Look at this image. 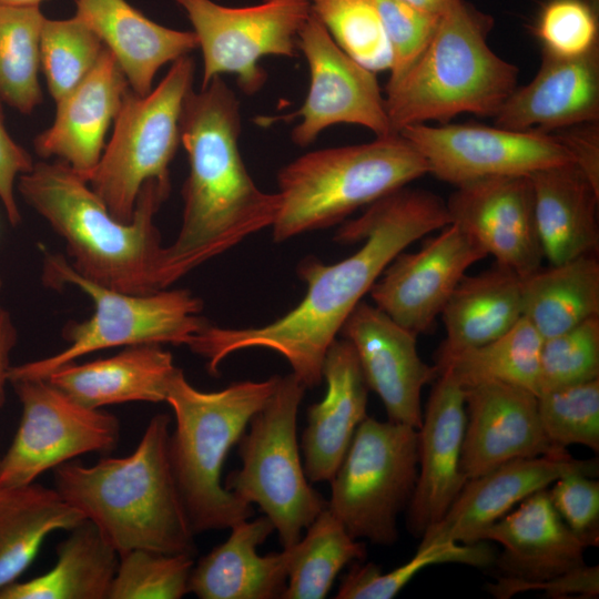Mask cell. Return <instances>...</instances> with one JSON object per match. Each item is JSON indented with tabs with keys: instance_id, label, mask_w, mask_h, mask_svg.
<instances>
[{
	"instance_id": "cell-1",
	"label": "cell",
	"mask_w": 599,
	"mask_h": 599,
	"mask_svg": "<svg viewBox=\"0 0 599 599\" xmlns=\"http://www.w3.org/2000/svg\"><path fill=\"white\" fill-rule=\"evenodd\" d=\"M450 224L446 201L435 193L404 186L368 205L337 231L335 241L363 245L348 257L325 264L314 256L297 266L306 294L297 306L257 327L207 325L186 346L204 357L207 370L219 373L229 355L265 348L283 356L306 387L318 386L324 357L341 328L388 264L408 245Z\"/></svg>"
},
{
	"instance_id": "cell-2",
	"label": "cell",
	"mask_w": 599,
	"mask_h": 599,
	"mask_svg": "<svg viewBox=\"0 0 599 599\" xmlns=\"http://www.w3.org/2000/svg\"><path fill=\"white\" fill-rule=\"evenodd\" d=\"M241 129L238 99L222 77L187 93L180 121L189 160L182 223L173 243L162 247L156 291L272 227L280 197L257 187L246 170L238 144Z\"/></svg>"
},
{
	"instance_id": "cell-3",
	"label": "cell",
	"mask_w": 599,
	"mask_h": 599,
	"mask_svg": "<svg viewBox=\"0 0 599 599\" xmlns=\"http://www.w3.org/2000/svg\"><path fill=\"white\" fill-rule=\"evenodd\" d=\"M170 189V181H146L132 220L124 223L114 219L89 183L60 160L38 162L18 180L23 200L64 241L75 272L131 294L156 292L155 271L163 246L154 217Z\"/></svg>"
},
{
	"instance_id": "cell-4",
	"label": "cell",
	"mask_w": 599,
	"mask_h": 599,
	"mask_svg": "<svg viewBox=\"0 0 599 599\" xmlns=\"http://www.w3.org/2000/svg\"><path fill=\"white\" fill-rule=\"evenodd\" d=\"M171 418H151L126 457L53 468L55 489L92 521L118 555L134 549L194 557L196 547L169 457Z\"/></svg>"
},
{
	"instance_id": "cell-5",
	"label": "cell",
	"mask_w": 599,
	"mask_h": 599,
	"mask_svg": "<svg viewBox=\"0 0 599 599\" xmlns=\"http://www.w3.org/2000/svg\"><path fill=\"white\" fill-rule=\"evenodd\" d=\"M494 19L466 0H448L436 31L413 67L386 87L390 131L458 114L495 116L517 88L518 69L487 39Z\"/></svg>"
},
{
	"instance_id": "cell-6",
	"label": "cell",
	"mask_w": 599,
	"mask_h": 599,
	"mask_svg": "<svg viewBox=\"0 0 599 599\" xmlns=\"http://www.w3.org/2000/svg\"><path fill=\"white\" fill-rule=\"evenodd\" d=\"M278 377L202 392L187 382L181 368L175 370L165 400L175 417L169 457L194 535L231 528L253 515V505L222 486L221 475L230 449L272 395Z\"/></svg>"
},
{
	"instance_id": "cell-7",
	"label": "cell",
	"mask_w": 599,
	"mask_h": 599,
	"mask_svg": "<svg viewBox=\"0 0 599 599\" xmlns=\"http://www.w3.org/2000/svg\"><path fill=\"white\" fill-rule=\"evenodd\" d=\"M426 174L424 158L399 133L305 153L277 173L280 209L273 238L284 242L338 224Z\"/></svg>"
},
{
	"instance_id": "cell-8",
	"label": "cell",
	"mask_w": 599,
	"mask_h": 599,
	"mask_svg": "<svg viewBox=\"0 0 599 599\" xmlns=\"http://www.w3.org/2000/svg\"><path fill=\"white\" fill-rule=\"evenodd\" d=\"M44 281L55 287L74 285L94 304L92 316L63 331L69 345L51 356L10 366L9 383L47 379L59 367L90 353L141 344L186 345L207 321L200 313L202 301L187 290H161L131 294L105 287L81 276L61 255L48 254Z\"/></svg>"
},
{
	"instance_id": "cell-9",
	"label": "cell",
	"mask_w": 599,
	"mask_h": 599,
	"mask_svg": "<svg viewBox=\"0 0 599 599\" xmlns=\"http://www.w3.org/2000/svg\"><path fill=\"white\" fill-rule=\"evenodd\" d=\"M305 389L292 373L278 377L237 441L242 467L224 481L227 490L256 504L271 519L283 548L295 545L327 506L311 486L300 457L296 424Z\"/></svg>"
},
{
	"instance_id": "cell-10",
	"label": "cell",
	"mask_w": 599,
	"mask_h": 599,
	"mask_svg": "<svg viewBox=\"0 0 599 599\" xmlns=\"http://www.w3.org/2000/svg\"><path fill=\"white\" fill-rule=\"evenodd\" d=\"M195 64L190 55L174 62L154 90L144 97L125 91L114 119L112 138L88 177L111 215L132 220L138 195L152 179L170 181L184 100L193 89Z\"/></svg>"
},
{
	"instance_id": "cell-11",
	"label": "cell",
	"mask_w": 599,
	"mask_h": 599,
	"mask_svg": "<svg viewBox=\"0 0 599 599\" xmlns=\"http://www.w3.org/2000/svg\"><path fill=\"white\" fill-rule=\"evenodd\" d=\"M417 475V429L367 416L329 481L327 508L353 538L393 545Z\"/></svg>"
},
{
	"instance_id": "cell-12",
	"label": "cell",
	"mask_w": 599,
	"mask_h": 599,
	"mask_svg": "<svg viewBox=\"0 0 599 599\" xmlns=\"http://www.w3.org/2000/svg\"><path fill=\"white\" fill-rule=\"evenodd\" d=\"M174 1L186 13L202 52V87L229 73L250 95L266 81L261 59L296 57L298 34L311 16L309 0H262L245 7L213 0Z\"/></svg>"
},
{
	"instance_id": "cell-13",
	"label": "cell",
	"mask_w": 599,
	"mask_h": 599,
	"mask_svg": "<svg viewBox=\"0 0 599 599\" xmlns=\"http://www.w3.org/2000/svg\"><path fill=\"white\" fill-rule=\"evenodd\" d=\"M11 384L22 414L12 444L0 460V487L31 484L80 455L116 447L120 423L113 414L77 403L48 379Z\"/></svg>"
},
{
	"instance_id": "cell-14",
	"label": "cell",
	"mask_w": 599,
	"mask_h": 599,
	"mask_svg": "<svg viewBox=\"0 0 599 599\" xmlns=\"http://www.w3.org/2000/svg\"><path fill=\"white\" fill-rule=\"evenodd\" d=\"M424 158L428 174L454 186L483 177L530 175L573 163L556 133L481 124H413L400 132Z\"/></svg>"
},
{
	"instance_id": "cell-15",
	"label": "cell",
	"mask_w": 599,
	"mask_h": 599,
	"mask_svg": "<svg viewBox=\"0 0 599 599\" xmlns=\"http://www.w3.org/2000/svg\"><path fill=\"white\" fill-rule=\"evenodd\" d=\"M297 48L308 65L309 88L302 106L282 116L301 118L291 132L294 144L305 148L339 123L364 126L376 136L394 134L375 72L343 51L312 12L298 34Z\"/></svg>"
},
{
	"instance_id": "cell-16",
	"label": "cell",
	"mask_w": 599,
	"mask_h": 599,
	"mask_svg": "<svg viewBox=\"0 0 599 599\" xmlns=\"http://www.w3.org/2000/svg\"><path fill=\"white\" fill-rule=\"evenodd\" d=\"M486 252L454 224L400 252L369 290L374 305L416 336L427 332L468 268Z\"/></svg>"
},
{
	"instance_id": "cell-17",
	"label": "cell",
	"mask_w": 599,
	"mask_h": 599,
	"mask_svg": "<svg viewBox=\"0 0 599 599\" xmlns=\"http://www.w3.org/2000/svg\"><path fill=\"white\" fill-rule=\"evenodd\" d=\"M446 206L450 224L469 235L496 264L520 277L542 265L529 175L490 176L460 184Z\"/></svg>"
},
{
	"instance_id": "cell-18",
	"label": "cell",
	"mask_w": 599,
	"mask_h": 599,
	"mask_svg": "<svg viewBox=\"0 0 599 599\" xmlns=\"http://www.w3.org/2000/svg\"><path fill=\"white\" fill-rule=\"evenodd\" d=\"M339 334L352 344L366 384L383 402L388 420L418 429L422 390L438 376V369L420 358L417 336L364 301Z\"/></svg>"
},
{
	"instance_id": "cell-19",
	"label": "cell",
	"mask_w": 599,
	"mask_h": 599,
	"mask_svg": "<svg viewBox=\"0 0 599 599\" xmlns=\"http://www.w3.org/2000/svg\"><path fill=\"white\" fill-rule=\"evenodd\" d=\"M597 459H576L568 450L517 458L466 480L444 515L420 538L418 547L481 541L484 531L530 495L569 473L598 476Z\"/></svg>"
},
{
	"instance_id": "cell-20",
	"label": "cell",
	"mask_w": 599,
	"mask_h": 599,
	"mask_svg": "<svg viewBox=\"0 0 599 599\" xmlns=\"http://www.w3.org/2000/svg\"><path fill=\"white\" fill-rule=\"evenodd\" d=\"M465 425V389L449 370H440L417 429L418 475L406 508L415 537L444 517L467 480L461 470Z\"/></svg>"
},
{
	"instance_id": "cell-21",
	"label": "cell",
	"mask_w": 599,
	"mask_h": 599,
	"mask_svg": "<svg viewBox=\"0 0 599 599\" xmlns=\"http://www.w3.org/2000/svg\"><path fill=\"white\" fill-rule=\"evenodd\" d=\"M464 389L461 470L467 479L512 459L567 450L554 446L546 436L532 392L498 382Z\"/></svg>"
},
{
	"instance_id": "cell-22",
	"label": "cell",
	"mask_w": 599,
	"mask_h": 599,
	"mask_svg": "<svg viewBox=\"0 0 599 599\" xmlns=\"http://www.w3.org/2000/svg\"><path fill=\"white\" fill-rule=\"evenodd\" d=\"M494 119L496 126L545 134L599 122V47L577 58L542 50L535 78L517 87Z\"/></svg>"
},
{
	"instance_id": "cell-23",
	"label": "cell",
	"mask_w": 599,
	"mask_h": 599,
	"mask_svg": "<svg viewBox=\"0 0 599 599\" xmlns=\"http://www.w3.org/2000/svg\"><path fill=\"white\" fill-rule=\"evenodd\" d=\"M129 88L118 61L104 47L88 75L55 102L54 121L35 138V152L42 158H59L88 182Z\"/></svg>"
},
{
	"instance_id": "cell-24",
	"label": "cell",
	"mask_w": 599,
	"mask_h": 599,
	"mask_svg": "<svg viewBox=\"0 0 599 599\" xmlns=\"http://www.w3.org/2000/svg\"><path fill=\"white\" fill-rule=\"evenodd\" d=\"M322 378L327 386L325 396L307 408L301 440L309 483L331 481L358 425L367 417L369 388L347 339L336 338L328 347Z\"/></svg>"
},
{
	"instance_id": "cell-25",
	"label": "cell",
	"mask_w": 599,
	"mask_h": 599,
	"mask_svg": "<svg viewBox=\"0 0 599 599\" xmlns=\"http://www.w3.org/2000/svg\"><path fill=\"white\" fill-rule=\"evenodd\" d=\"M489 540L502 546L495 561L504 577L541 581L586 565L587 547L556 511L547 488L530 495L487 528L481 541Z\"/></svg>"
},
{
	"instance_id": "cell-26",
	"label": "cell",
	"mask_w": 599,
	"mask_h": 599,
	"mask_svg": "<svg viewBox=\"0 0 599 599\" xmlns=\"http://www.w3.org/2000/svg\"><path fill=\"white\" fill-rule=\"evenodd\" d=\"M229 538L193 566L189 592L201 599H275L285 590L292 547L266 556L257 547L275 531L267 516L238 521Z\"/></svg>"
},
{
	"instance_id": "cell-27",
	"label": "cell",
	"mask_w": 599,
	"mask_h": 599,
	"mask_svg": "<svg viewBox=\"0 0 599 599\" xmlns=\"http://www.w3.org/2000/svg\"><path fill=\"white\" fill-rule=\"evenodd\" d=\"M75 14L110 50L130 89L144 97L166 63L199 49L193 31L163 27L125 0H74Z\"/></svg>"
},
{
	"instance_id": "cell-28",
	"label": "cell",
	"mask_w": 599,
	"mask_h": 599,
	"mask_svg": "<svg viewBox=\"0 0 599 599\" xmlns=\"http://www.w3.org/2000/svg\"><path fill=\"white\" fill-rule=\"evenodd\" d=\"M176 369L169 351L141 344L108 358L63 365L47 379L77 403L99 409L129 402H165Z\"/></svg>"
},
{
	"instance_id": "cell-29",
	"label": "cell",
	"mask_w": 599,
	"mask_h": 599,
	"mask_svg": "<svg viewBox=\"0 0 599 599\" xmlns=\"http://www.w3.org/2000/svg\"><path fill=\"white\" fill-rule=\"evenodd\" d=\"M534 212L544 260L557 265L598 254L599 190L573 163L531 173Z\"/></svg>"
},
{
	"instance_id": "cell-30",
	"label": "cell",
	"mask_w": 599,
	"mask_h": 599,
	"mask_svg": "<svg viewBox=\"0 0 599 599\" xmlns=\"http://www.w3.org/2000/svg\"><path fill=\"white\" fill-rule=\"evenodd\" d=\"M439 316L446 337L436 353L438 370L460 353L498 338L522 317L521 277L496 263L466 274Z\"/></svg>"
},
{
	"instance_id": "cell-31",
	"label": "cell",
	"mask_w": 599,
	"mask_h": 599,
	"mask_svg": "<svg viewBox=\"0 0 599 599\" xmlns=\"http://www.w3.org/2000/svg\"><path fill=\"white\" fill-rule=\"evenodd\" d=\"M85 520L55 488L31 483L0 487V590L16 582L55 530Z\"/></svg>"
},
{
	"instance_id": "cell-32",
	"label": "cell",
	"mask_w": 599,
	"mask_h": 599,
	"mask_svg": "<svg viewBox=\"0 0 599 599\" xmlns=\"http://www.w3.org/2000/svg\"><path fill=\"white\" fill-rule=\"evenodd\" d=\"M57 547V562L44 575L12 582L0 599H106L119 555L95 525L85 519Z\"/></svg>"
},
{
	"instance_id": "cell-33",
	"label": "cell",
	"mask_w": 599,
	"mask_h": 599,
	"mask_svg": "<svg viewBox=\"0 0 599 599\" xmlns=\"http://www.w3.org/2000/svg\"><path fill=\"white\" fill-rule=\"evenodd\" d=\"M522 316L541 337L599 316V261L587 254L521 277Z\"/></svg>"
},
{
	"instance_id": "cell-34",
	"label": "cell",
	"mask_w": 599,
	"mask_h": 599,
	"mask_svg": "<svg viewBox=\"0 0 599 599\" xmlns=\"http://www.w3.org/2000/svg\"><path fill=\"white\" fill-rule=\"evenodd\" d=\"M292 546L287 582L282 599H323L338 572L364 560V542L353 538L327 506Z\"/></svg>"
},
{
	"instance_id": "cell-35",
	"label": "cell",
	"mask_w": 599,
	"mask_h": 599,
	"mask_svg": "<svg viewBox=\"0 0 599 599\" xmlns=\"http://www.w3.org/2000/svg\"><path fill=\"white\" fill-rule=\"evenodd\" d=\"M544 338L524 316L505 334L481 346L465 351L447 362L449 370L465 388L498 382L539 393L540 352Z\"/></svg>"
},
{
	"instance_id": "cell-36",
	"label": "cell",
	"mask_w": 599,
	"mask_h": 599,
	"mask_svg": "<svg viewBox=\"0 0 599 599\" xmlns=\"http://www.w3.org/2000/svg\"><path fill=\"white\" fill-rule=\"evenodd\" d=\"M40 7L0 4V103L30 113L42 102L39 84Z\"/></svg>"
},
{
	"instance_id": "cell-37",
	"label": "cell",
	"mask_w": 599,
	"mask_h": 599,
	"mask_svg": "<svg viewBox=\"0 0 599 599\" xmlns=\"http://www.w3.org/2000/svg\"><path fill=\"white\" fill-rule=\"evenodd\" d=\"M486 541L460 544L436 542L418 547L416 555L404 565L384 573L375 564L354 562L342 577L336 599H392L422 569L437 564L458 562L485 568L495 561Z\"/></svg>"
},
{
	"instance_id": "cell-38",
	"label": "cell",
	"mask_w": 599,
	"mask_h": 599,
	"mask_svg": "<svg viewBox=\"0 0 599 599\" xmlns=\"http://www.w3.org/2000/svg\"><path fill=\"white\" fill-rule=\"evenodd\" d=\"M309 6L351 58L375 73L389 70L390 50L376 0H309Z\"/></svg>"
},
{
	"instance_id": "cell-39",
	"label": "cell",
	"mask_w": 599,
	"mask_h": 599,
	"mask_svg": "<svg viewBox=\"0 0 599 599\" xmlns=\"http://www.w3.org/2000/svg\"><path fill=\"white\" fill-rule=\"evenodd\" d=\"M103 48L99 37L77 17L45 18L40 34V65L55 102L88 75Z\"/></svg>"
},
{
	"instance_id": "cell-40",
	"label": "cell",
	"mask_w": 599,
	"mask_h": 599,
	"mask_svg": "<svg viewBox=\"0 0 599 599\" xmlns=\"http://www.w3.org/2000/svg\"><path fill=\"white\" fill-rule=\"evenodd\" d=\"M119 558L109 599H180L189 593L194 557L134 549Z\"/></svg>"
},
{
	"instance_id": "cell-41",
	"label": "cell",
	"mask_w": 599,
	"mask_h": 599,
	"mask_svg": "<svg viewBox=\"0 0 599 599\" xmlns=\"http://www.w3.org/2000/svg\"><path fill=\"white\" fill-rule=\"evenodd\" d=\"M538 414L550 443L599 451V378L537 395Z\"/></svg>"
},
{
	"instance_id": "cell-42",
	"label": "cell",
	"mask_w": 599,
	"mask_h": 599,
	"mask_svg": "<svg viewBox=\"0 0 599 599\" xmlns=\"http://www.w3.org/2000/svg\"><path fill=\"white\" fill-rule=\"evenodd\" d=\"M599 378V316L545 338L539 393ZM538 393V394H539Z\"/></svg>"
},
{
	"instance_id": "cell-43",
	"label": "cell",
	"mask_w": 599,
	"mask_h": 599,
	"mask_svg": "<svg viewBox=\"0 0 599 599\" xmlns=\"http://www.w3.org/2000/svg\"><path fill=\"white\" fill-rule=\"evenodd\" d=\"M535 31L544 51L560 58L581 57L599 47L598 11L586 0H549Z\"/></svg>"
},
{
	"instance_id": "cell-44",
	"label": "cell",
	"mask_w": 599,
	"mask_h": 599,
	"mask_svg": "<svg viewBox=\"0 0 599 599\" xmlns=\"http://www.w3.org/2000/svg\"><path fill=\"white\" fill-rule=\"evenodd\" d=\"M390 50L389 79L396 83L418 60L432 40L439 19L399 0H376Z\"/></svg>"
},
{
	"instance_id": "cell-45",
	"label": "cell",
	"mask_w": 599,
	"mask_h": 599,
	"mask_svg": "<svg viewBox=\"0 0 599 599\" xmlns=\"http://www.w3.org/2000/svg\"><path fill=\"white\" fill-rule=\"evenodd\" d=\"M548 495L567 527L586 546L599 544V481L569 473L551 484Z\"/></svg>"
},
{
	"instance_id": "cell-46",
	"label": "cell",
	"mask_w": 599,
	"mask_h": 599,
	"mask_svg": "<svg viewBox=\"0 0 599 599\" xmlns=\"http://www.w3.org/2000/svg\"><path fill=\"white\" fill-rule=\"evenodd\" d=\"M490 593L497 598H509L518 592L528 590H544L551 597H595L599 593L598 566H583L559 577L541 581H522L509 577H499L488 587Z\"/></svg>"
},
{
	"instance_id": "cell-47",
	"label": "cell",
	"mask_w": 599,
	"mask_h": 599,
	"mask_svg": "<svg viewBox=\"0 0 599 599\" xmlns=\"http://www.w3.org/2000/svg\"><path fill=\"white\" fill-rule=\"evenodd\" d=\"M33 162L29 153L9 135L0 106V201L12 226L21 222V214L14 197L18 176L31 171Z\"/></svg>"
},
{
	"instance_id": "cell-48",
	"label": "cell",
	"mask_w": 599,
	"mask_h": 599,
	"mask_svg": "<svg viewBox=\"0 0 599 599\" xmlns=\"http://www.w3.org/2000/svg\"><path fill=\"white\" fill-rule=\"evenodd\" d=\"M569 150L575 164L599 190V124L582 123L555 132Z\"/></svg>"
},
{
	"instance_id": "cell-49",
	"label": "cell",
	"mask_w": 599,
	"mask_h": 599,
	"mask_svg": "<svg viewBox=\"0 0 599 599\" xmlns=\"http://www.w3.org/2000/svg\"><path fill=\"white\" fill-rule=\"evenodd\" d=\"M17 337V328L10 313L0 305V407L6 399V384L9 383L8 373L11 366L10 355Z\"/></svg>"
},
{
	"instance_id": "cell-50",
	"label": "cell",
	"mask_w": 599,
	"mask_h": 599,
	"mask_svg": "<svg viewBox=\"0 0 599 599\" xmlns=\"http://www.w3.org/2000/svg\"><path fill=\"white\" fill-rule=\"evenodd\" d=\"M419 10L440 14L448 0H399Z\"/></svg>"
},
{
	"instance_id": "cell-51",
	"label": "cell",
	"mask_w": 599,
	"mask_h": 599,
	"mask_svg": "<svg viewBox=\"0 0 599 599\" xmlns=\"http://www.w3.org/2000/svg\"><path fill=\"white\" fill-rule=\"evenodd\" d=\"M45 0H0V4L16 8L39 7Z\"/></svg>"
},
{
	"instance_id": "cell-52",
	"label": "cell",
	"mask_w": 599,
	"mask_h": 599,
	"mask_svg": "<svg viewBox=\"0 0 599 599\" xmlns=\"http://www.w3.org/2000/svg\"><path fill=\"white\" fill-rule=\"evenodd\" d=\"M0 287H1V280H0Z\"/></svg>"
}]
</instances>
